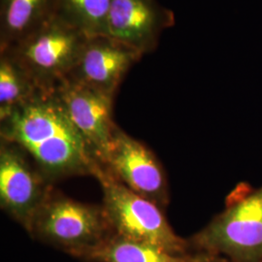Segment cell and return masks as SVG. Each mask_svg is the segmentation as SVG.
I'll use <instances>...</instances> for the list:
<instances>
[{"label":"cell","instance_id":"cell-14","mask_svg":"<svg viewBox=\"0 0 262 262\" xmlns=\"http://www.w3.org/2000/svg\"><path fill=\"white\" fill-rule=\"evenodd\" d=\"M112 0H56V16L91 37L106 35Z\"/></svg>","mask_w":262,"mask_h":262},{"label":"cell","instance_id":"cell-2","mask_svg":"<svg viewBox=\"0 0 262 262\" xmlns=\"http://www.w3.org/2000/svg\"><path fill=\"white\" fill-rule=\"evenodd\" d=\"M187 240L192 253L262 262V185L238 184L226 197L224 210Z\"/></svg>","mask_w":262,"mask_h":262},{"label":"cell","instance_id":"cell-6","mask_svg":"<svg viewBox=\"0 0 262 262\" xmlns=\"http://www.w3.org/2000/svg\"><path fill=\"white\" fill-rule=\"evenodd\" d=\"M17 145L0 143V206L27 231L52 191L51 184Z\"/></svg>","mask_w":262,"mask_h":262},{"label":"cell","instance_id":"cell-5","mask_svg":"<svg viewBox=\"0 0 262 262\" xmlns=\"http://www.w3.org/2000/svg\"><path fill=\"white\" fill-rule=\"evenodd\" d=\"M89 36L55 17L8 53L46 93L69 76Z\"/></svg>","mask_w":262,"mask_h":262},{"label":"cell","instance_id":"cell-8","mask_svg":"<svg viewBox=\"0 0 262 262\" xmlns=\"http://www.w3.org/2000/svg\"><path fill=\"white\" fill-rule=\"evenodd\" d=\"M53 93L93 158L103 165L117 126L112 118L114 98L69 79L62 81Z\"/></svg>","mask_w":262,"mask_h":262},{"label":"cell","instance_id":"cell-7","mask_svg":"<svg viewBox=\"0 0 262 262\" xmlns=\"http://www.w3.org/2000/svg\"><path fill=\"white\" fill-rule=\"evenodd\" d=\"M114 178L160 208L169 203L167 179L162 165L140 141L116 126L103 165Z\"/></svg>","mask_w":262,"mask_h":262},{"label":"cell","instance_id":"cell-10","mask_svg":"<svg viewBox=\"0 0 262 262\" xmlns=\"http://www.w3.org/2000/svg\"><path fill=\"white\" fill-rule=\"evenodd\" d=\"M142 56L107 35L91 36L66 79L114 98L123 78Z\"/></svg>","mask_w":262,"mask_h":262},{"label":"cell","instance_id":"cell-11","mask_svg":"<svg viewBox=\"0 0 262 262\" xmlns=\"http://www.w3.org/2000/svg\"><path fill=\"white\" fill-rule=\"evenodd\" d=\"M56 16V0H0V52L16 47Z\"/></svg>","mask_w":262,"mask_h":262},{"label":"cell","instance_id":"cell-9","mask_svg":"<svg viewBox=\"0 0 262 262\" xmlns=\"http://www.w3.org/2000/svg\"><path fill=\"white\" fill-rule=\"evenodd\" d=\"M174 24L173 12L157 0H112L106 35L144 56L158 47L162 32Z\"/></svg>","mask_w":262,"mask_h":262},{"label":"cell","instance_id":"cell-1","mask_svg":"<svg viewBox=\"0 0 262 262\" xmlns=\"http://www.w3.org/2000/svg\"><path fill=\"white\" fill-rule=\"evenodd\" d=\"M0 124L1 139L24 150L50 183L94 175L98 162L53 92L38 94Z\"/></svg>","mask_w":262,"mask_h":262},{"label":"cell","instance_id":"cell-13","mask_svg":"<svg viewBox=\"0 0 262 262\" xmlns=\"http://www.w3.org/2000/svg\"><path fill=\"white\" fill-rule=\"evenodd\" d=\"M43 92L8 53H0V121Z\"/></svg>","mask_w":262,"mask_h":262},{"label":"cell","instance_id":"cell-4","mask_svg":"<svg viewBox=\"0 0 262 262\" xmlns=\"http://www.w3.org/2000/svg\"><path fill=\"white\" fill-rule=\"evenodd\" d=\"M93 176L102 188V206L114 234L157 245L176 254L192 253L188 240L173 230L162 208L125 187L99 163Z\"/></svg>","mask_w":262,"mask_h":262},{"label":"cell","instance_id":"cell-15","mask_svg":"<svg viewBox=\"0 0 262 262\" xmlns=\"http://www.w3.org/2000/svg\"><path fill=\"white\" fill-rule=\"evenodd\" d=\"M193 254L192 262H232L221 255L203 253H193Z\"/></svg>","mask_w":262,"mask_h":262},{"label":"cell","instance_id":"cell-12","mask_svg":"<svg viewBox=\"0 0 262 262\" xmlns=\"http://www.w3.org/2000/svg\"><path fill=\"white\" fill-rule=\"evenodd\" d=\"M193 253L176 254L157 245L110 236L84 257L86 262H192Z\"/></svg>","mask_w":262,"mask_h":262},{"label":"cell","instance_id":"cell-3","mask_svg":"<svg viewBox=\"0 0 262 262\" xmlns=\"http://www.w3.org/2000/svg\"><path fill=\"white\" fill-rule=\"evenodd\" d=\"M28 232L41 243L81 260L114 234L103 206L85 204L53 190Z\"/></svg>","mask_w":262,"mask_h":262}]
</instances>
